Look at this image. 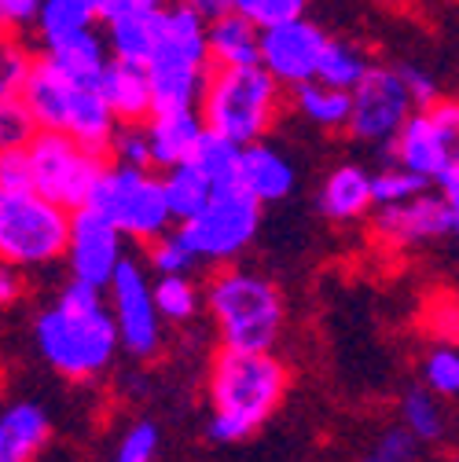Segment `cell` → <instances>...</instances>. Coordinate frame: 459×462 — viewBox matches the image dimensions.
Masks as SVG:
<instances>
[{
    "label": "cell",
    "mask_w": 459,
    "mask_h": 462,
    "mask_svg": "<svg viewBox=\"0 0 459 462\" xmlns=\"http://www.w3.org/2000/svg\"><path fill=\"white\" fill-rule=\"evenodd\" d=\"M96 88H99L103 103L110 106L114 122H147L151 118V85H147L144 67L107 60L103 74L96 78Z\"/></svg>",
    "instance_id": "cell-22"
},
{
    "label": "cell",
    "mask_w": 459,
    "mask_h": 462,
    "mask_svg": "<svg viewBox=\"0 0 459 462\" xmlns=\"http://www.w3.org/2000/svg\"><path fill=\"white\" fill-rule=\"evenodd\" d=\"M147 129V151H151V169L162 172L169 165L188 162L195 140L202 136V118L199 110H158L144 122Z\"/></svg>",
    "instance_id": "cell-19"
},
{
    "label": "cell",
    "mask_w": 459,
    "mask_h": 462,
    "mask_svg": "<svg viewBox=\"0 0 459 462\" xmlns=\"http://www.w3.org/2000/svg\"><path fill=\"white\" fill-rule=\"evenodd\" d=\"M430 188L437 191V195H445L448 202H455L459 206V158L455 162H448L437 177H430Z\"/></svg>",
    "instance_id": "cell-47"
},
{
    "label": "cell",
    "mask_w": 459,
    "mask_h": 462,
    "mask_svg": "<svg viewBox=\"0 0 459 462\" xmlns=\"http://www.w3.org/2000/svg\"><path fill=\"white\" fill-rule=\"evenodd\" d=\"M126 257V239L99 209L78 206L70 209V227H67V246L63 261L70 268V279L89 282V286H107L118 261Z\"/></svg>",
    "instance_id": "cell-14"
},
{
    "label": "cell",
    "mask_w": 459,
    "mask_h": 462,
    "mask_svg": "<svg viewBox=\"0 0 459 462\" xmlns=\"http://www.w3.org/2000/svg\"><path fill=\"white\" fill-rule=\"evenodd\" d=\"M368 67H371V63H368V55H364L357 44L327 37L323 48H320V60H316V81H323V85H331V88H346V92H350V88L364 78Z\"/></svg>",
    "instance_id": "cell-30"
},
{
    "label": "cell",
    "mask_w": 459,
    "mask_h": 462,
    "mask_svg": "<svg viewBox=\"0 0 459 462\" xmlns=\"http://www.w3.org/2000/svg\"><path fill=\"white\" fill-rule=\"evenodd\" d=\"M78 85H85V81L67 78L55 63H48L44 55H37L26 81H23V88H19V99L30 106L37 129H60L63 133Z\"/></svg>",
    "instance_id": "cell-16"
},
{
    "label": "cell",
    "mask_w": 459,
    "mask_h": 462,
    "mask_svg": "<svg viewBox=\"0 0 459 462\" xmlns=\"http://www.w3.org/2000/svg\"><path fill=\"white\" fill-rule=\"evenodd\" d=\"M23 298H26V275H23V268L0 261V309H12Z\"/></svg>",
    "instance_id": "cell-45"
},
{
    "label": "cell",
    "mask_w": 459,
    "mask_h": 462,
    "mask_svg": "<svg viewBox=\"0 0 459 462\" xmlns=\"http://www.w3.org/2000/svg\"><path fill=\"white\" fill-rule=\"evenodd\" d=\"M30 154L26 147H0V191H30Z\"/></svg>",
    "instance_id": "cell-42"
},
{
    "label": "cell",
    "mask_w": 459,
    "mask_h": 462,
    "mask_svg": "<svg viewBox=\"0 0 459 462\" xmlns=\"http://www.w3.org/2000/svg\"><path fill=\"white\" fill-rule=\"evenodd\" d=\"M33 345L41 360L74 385L107 374L114 356L122 353L118 327H114L103 291L78 279H70L60 298L37 312Z\"/></svg>",
    "instance_id": "cell-1"
},
{
    "label": "cell",
    "mask_w": 459,
    "mask_h": 462,
    "mask_svg": "<svg viewBox=\"0 0 459 462\" xmlns=\"http://www.w3.org/2000/svg\"><path fill=\"white\" fill-rule=\"evenodd\" d=\"M295 92V106L298 114L316 125V129H346V118H350V92L346 88H331L323 81H302L291 88Z\"/></svg>",
    "instance_id": "cell-27"
},
{
    "label": "cell",
    "mask_w": 459,
    "mask_h": 462,
    "mask_svg": "<svg viewBox=\"0 0 459 462\" xmlns=\"http://www.w3.org/2000/svg\"><path fill=\"white\" fill-rule=\"evenodd\" d=\"M173 227L192 250L195 264H232L258 236L261 202H254L236 180L213 184L210 199Z\"/></svg>",
    "instance_id": "cell-6"
},
{
    "label": "cell",
    "mask_w": 459,
    "mask_h": 462,
    "mask_svg": "<svg viewBox=\"0 0 459 462\" xmlns=\"http://www.w3.org/2000/svg\"><path fill=\"white\" fill-rule=\"evenodd\" d=\"M279 106H283V88L272 81V74L261 63H243V67H210L195 110L206 129L247 147L254 140H265V133L279 118Z\"/></svg>",
    "instance_id": "cell-3"
},
{
    "label": "cell",
    "mask_w": 459,
    "mask_h": 462,
    "mask_svg": "<svg viewBox=\"0 0 459 462\" xmlns=\"http://www.w3.org/2000/svg\"><path fill=\"white\" fill-rule=\"evenodd\" d=\"M188 162L202 172L210 184H228V180H236L239 143H232L228 136H220V133H213V129H202V136L195 140Z\"/></svg>",
    "instance_id": "cell-32"
},
{
    "label": "cell",
    "mask_w": 459,
    "mask_h": 462,
    "mask_svg": "<svg viewBox=\"0 0 459 462\" xmlns=\"http://www.w3.org/2000/svg\"><path fill=\"white\" fill-rule=\"evenodd\" d=\"M386 147L397 165L426 180L437 177L448 162L459 158V103L441 96L430 106H416Z\"/></svg>",
    "instance_id": "cell-11"
},
{
    "label": "cell",
    "mask_w": 459,
    "mask_h": 462,
    "mask_svg": "<svg viewBox=\"0 0 459 462\" xmlns=\"http://www.w3.org/2000/svg\"><path fill=\"white\" fill-rule=\"evenodd\" d=\"M305 8H309V0H232V12L250 19L258 30L276 26L283 19H298L305 15Z\"/></svg>",
    "instance_id": "cell-39"
},
{
    "label": "cell",
    "mask_w": 459,
    "mask_h": 462,
    "mask_svg": "<svg viewBox=\"0 0 459 462\" xmlns=\"http://www.w3.org/2000/svg\"><path fill=\"white\" fill-rule=\"evenodd\" d=\"M41 0H0V33H23L33 26Z\"/></svg>",
    "instance_id": "cell-44"
},
{
    "label": "cell",
    "mask_w": 459,
    "mask_h": 462,
    "mask_svg": "<svg viewBox=\"0 0 459 462\" xmlns=\"http://www.w3.org/2000/svg\"><path fill=\"white\" fill-rule=\"evenodd\" d=\"M52 444V422L41 403L19 400L0 411V462H30Z\"/></svg>",
    "instance_id": "cell-21"
},
{
    "label": "cell",
    "mask_w": 459,
    "mask_h": 462,
    "mask_svg": "<svg viewBox=\"0 0 459 462\" xmlns=\"http://www.w3.org/2000/svg\"><path fill=\"white\" fill-rule=\"evenodd\" d=\"M423 385L434 389L437 396L452 400L459 393V353L455 341H437L423 360Z\"/></svg>",
    "instance_id": "cell-36"
},
{
    "label": "cell",
    "mask_w": 459,
    "mask_h": 462,
    "mask_svg": "<svg viewBox=\"0 0 459 462\" xmlns=\"http://www.w3.org/2000/svg\"><path fill=\"white\" fill-rule=\"evenodd\" d=\"M151 298L162 323H188L199 312V286L192 272H165L151 282Z\"/></svg>",
    "instance_id": "cell-31"
},
{
    "label": "cell",
    "mask_w": 459,
    "mask_h": 462,
    "mask_svg": "<svg viewBox=\"0 0 459 462\" xmlns=\"http://www.w3.org/2000/svg\"><path fill=\"white\" fill-rule=\"evenodd\" d=\"M41 55L48 63L60 67L67 78H74V81H96L103 74L107 60H110L107 41H103V33L96 26L67 33V37H55V41H44Z\"/></svg>",
    "instance_id": "cell-23"
},
{
    "label": "cell",
    "mask_w": 459,
    "mask_h": 462,
    "mask_svg": "<svg viewBox=\"0 0 459 462\" xmlns=\"http://www.w3.org/2000/svg\"><path fill=\"white\" fill-rule=\"evenodd\" d=\"M147 246V264L158 272V275H165V272H192V268H199L195 264V257H192V250L184 246V239L177 236V227H169V231H162V236H155L151 243H144Z\"/></svg>",
    "instance_id": "cell-37"
},
{
    "label": "cell",
    "mask_w": 459,
    "mask_h": 462,
    "mask_svg": "<svg viewBox=\"0 0 459 462\" xmlns=\"http://www.w3.org/2000/svg\"><path fill=\"white\" fill-rule=\"evenodd\" d=\"M162 23H165V8H133V12L107 19L103 41H107L110 60L144 67L162 41Z\"/></svg>",
    "instance_id": "cell-18"
},
{
    "label": "cell",
    "mask_w": 459,
    "mask_h": 462,
    "mask_svg": "<svg viewBox=\"0 0 459 462\" xmlns=\"http://www.w3.org/2000/svg\"><path fill=\"white\" fill-rule=\"evenodd\" d=\"M412 110H416V103H412L408 85L397 67H368L364 78L350 88L346 133L357 143L386 147Z\"/></svg>",
    "instance_id": "cell-12"
},
{
    "label": "cell",
    "mask_w": 459,
    "mask_h": 462,
    "mask_svg": "<svg viewBox=\"0 0 459 462\" xmlns=\"http://www.w3.org/2000/svg\"><path fill=\"white\" fill-rule=\"evenodd\" d=\"M37 51L19 37V33H0V99L19 96Z\"/></svg>",
    "instance_id": "cell-35"
},
{
    "label": "cell",
    "mask_w": 459,
    "mask_h": 462,
    "mask_svg": "<svg viewBox=\"0 0 459 462\" xmlns=\"http://www.w3.org/2000/svg\"><path fill=\"white\" fill-rule=\"evenodd\" d=\"M92 5H96L99 23H107V19L133 12V8H165V0H92Z\"/></svg>",
    "instance_id": "cell-46"
},
{
    "label": "cell",
    "mask_w": 459,
    "mask_h": 462,
    "mask_svg": "<svg viewBox=\"0 0 459 462\" xmlns=\"http://www.w3.org/2000/svg\"><path fill=\"white\" fill-rule=\"evenodd\" d=\"M110 129H114V114H110V106L103 103V96H99L96 81L78 85L63 133H67V136H74L81 147H89V151H99V154H103Z\"/></svg>",
    "instance_id": "cell-26"
},
{
    "label": "cell",
    "mask_w": 459,
    "mask_h": 462,
    "mask_svg": "<svg viewBox=\"0 0 459 462\" xmlns=\"http://www.w3.org/2000/svg\"><path fill=\"white\" fill-rule=\"evenodd\" d=\"M103 158L114 165H136V169H151V151H147V129L144 122H114Z\"/></svg>",
    "instance_id": "cell-33"
},
{
    "label": "cell",
    "mask_w": 459,
    "mask_h": 462,
    "mask_svg": "<svg viewBox=\"0 0 459 462\" xmlns=\"http://www.w3.org/2000/svg\"><path fill=\"white\" fill-rule=\"evenodd\" d=\"M258 37L261 30L243 19L239 12L228 8L224 15L206 23V55L210 67H243V63H258Z\"/></svg>",
    "instance_id": "cell-24"
},
{
    "label": "cell",
    "mask_w": 459,
    "mask_h": 462,
    "mask_svg": "<svg viewBox=\"0 0 459 462\" xmlns=\"http://www.w3.org/2000/svg\"><path fill=\"white\" fill-rule=\"evenodd\" d=\"M397 70H400V78H405L408 96H412V103H416V106H430L434 99H441V85H437V78H434V74H426L423 67L405 63V67H397Z\"/></svg>",
    "instance_id": "cell-43"
},
{
    "label": "cell",
    "mask_w": 459,
    "mask_h": 462,
    "mask_svg": "<svg viewBox=\"0 0 459 462\" xmlns=\"http://www.w3.org/2000/svg\"><path fill=\"white\" fill-rule=\"evenodd\" d=\"M291 374L272 349H232L220 345L210 364V422L206 440L217 448L250 440L283 403Z\"/></svg>",
    "instance_id": "cell-2"
},
{
    "label": "cell",
    "mask_w": 459,
    "mask_h": 462,
    "mask_svg": "<svg viewBox=\"0 0 459 462\" xmlns=\"http://www.w3.org/2000/svg\"><path fill=\"white\" fill-rule=\"evenodd\" d=\"M107 309L118 327V345L122 353H129L133 360H151L162 349V316L155 309L151 298V282H147V268L133 257H122L114 275L103 286Z\"/></svg>",
    "instance_id": "cell-10"
},
{
    "label": "cell",
    "mask_w": 459,
    "mask_h": 462,
    "mask_svg": "<svg viewBox=\"0 0 459 462\" xmlns=\"http://www.w3.org/2000/svg\"><path fill=\"white\" fill-rule=\"evenodd\" d=\"M147 85H151V114L158 110H195L206 74H210V55H206V23L177 5H165L162 41L155 55L144 63Z\"/></svg>",
    "instance_id": "cell-5"
},
{
    "label": "cell",
    "mask_w": 459,
    "mask_h": 462,
    "mask_svg": "<svg viewBox=\"0 0 459 462\" xmlns=\"http://www.w3.org/2000/svg\"><path fill=\"white\" fill-rule=\"evenodd\" d=\"M426 188H430L426 177H419V172H412V169H405V165L393 162V165L371 172V209H375V206L405 202V199H412V195H419V191H426Z\"/></svg>",
    "instance_id": "cell-34"
},
{
    "label": "cell",
    "mask_w": 459,
    "mask_h": 462,
    "mask_svg": "<svg viewBox=\"0 0 459 462\" xmlns=\"http://www.w3.org/2000/svg\"><path fill=\"white\" fill-rule=\"evenodd\" d=\"M206 309L217 323L220 345L232 349H276L286 319L276 286L236 264H217L206 282Z\"/></svg>",
    "instance_id": "cell-4"
},
{
    "label": "cell",
    "mask_w": 459,
    "mask_h": 462,
    "mask_svg": "<svg viewBox=\"0 0 459 462\" xmlns=\"http://www.w3.org/2000/svg\"><path fill=\"white\" fill-rule=\"evenodd\" d=\"M30 154V180L33 191L52 199L63 209H78L89 202L107 158L99 151L81 147L74 136L60 129H37L26 143Z\"/></svg>",
    "instance_id": "cell-9"
},
{
    "label": "cell",
    "mask_w": 459,
    "mask_h": 462,
    "mask_svg": "<svg viewBox=\"0 0 459 462\" xmlns=\"http://www.w3.org/2000/svg\"><path fill=\"white\" fill-rule=\"evenodd\" d=\"M323 41H327V33L316 23H309L305 15L283 19V23L261 30V37H258V63L286 92V88H295V85L316 78V60H320Z\"/></svg>",
    "instance_id": "cell-15"
},
{
    "label": "cell",
    "mask_w": 459,
    "mask_h": 462,
    "mask_svg": "<svg viewBox=\"0 0 459 462\" xmlns=\"http://www.w3.org/2000/svg\"><path fill=\"white\" fill-rule=\"evenodd\" d=\"M371 231L375 239L389 250H419V246H434L445 239H455L459 231V206L448 202L445 195H437L434 188L393 202V206H375L371 217Z\"/></svg>",
    "instance_id": "cell-13"
},
{
    "label": "cell",
    "mask_w": 459,
    "mask_h": 462,
    "mask_svg": "<svg viewBox=\"0 0 459 462\" xmlns=\"http://www.w3.org/2000/svg\"><path fill=\"white\" fill-rule=\"evenodd\" d=\"M184 8H192L202 23H210V19H217V15H224L228 8H232V0H181Z\"/></svg>",
    "instance_id": "cell-48"
},
{
    "label": "cell",
    "mask_w": 459,
    "mask_h": 462,
    "mask_svg": "<svg viewBox=\"0 0 459 462\" xmlns=\"http://www.w3.org/2000/svg\"><path fill=\"white\" fill-rule=\"evenodd\" d=\"M158 448H162V430L151 419H140L118 437V444H114V458L118 462H151L158 455Z\"/></svg>",
    "instance_id": "cell-38"
},
{
    "label": "cell",
    "mask_w": 459,
    "mask_h": 462,
    "mask_svg": "<svg viewBox=\"0 0 459 462\" xmlns=\"http://www.w3.org/2000/svg\"><path fill=\"white\" fill-rule=\"evenodd\" d=\"M400 426H405L423 448H445L448 433H452V411L448 400L437 396L426 385H412L400 396Z\"/></svg>",
    "instance_id": "cell-25"
},
{
    "label": "cell",
    "mask_w": 459,
    "mask_h": 462,
    "mask_svg": "<svg viewBox=\"0 0 459 462\" xmlns=\"http://www.w3.org/2000/svg\"><path fill=\"white\" fill-rule=\"evenodd\" d=\"M423 451H426V448H423L405 426L397 422V426H389V430L371 444L368 455H371L375 462H416V458H423Z\"/></svg>",
    "instance_id": "cell-41"
},
{
    "label": "cell",
    "mask_w": 459,
    "mask_h": 462,
    "mask_svg": "<svg viewBox=\"0 0 459 462\" xmlns=\"http://www.w3.org/2000/svg\"><path fill=\"white\" fill-rule=\"evenodd\" d=\"M33 133H37V122L30 106L19 96L0 99V147H26Z\"/></svg>",
    "instance_id": "cell-40"
},
{
    "label": "cell",
    "mask_w": 459,
    "mask_h": 462,
    "mask_svg": "<svg viewBox=\"0 0 459 462\" xmlns=\"http://www.w3.org/2000/svg\"><path fill=\"white\" fill-rule=\"evenodd\" d=\"M158 180H162V195H165V206H169V217H173V224H181L184 217H192L210 199V191H213V184L202 177V172L192 162L162 169Z\"/></svg>",
    "instance_id": "cell-28"
},
{
    "label": "cell",
    "mask_w": 459,
    "mask_h": 462,
    "mask_svg": "<svg viewBox=\"0 0 459 462\" xmlns=\"http://www.w3.org/2000/svg\"><path fill=\"white\" fill-rule=\"evenodd\" d=\"M236 184L261 206L283 202L295 191V165L286 162L276 147L265 140H254L239 147V165H236Z\"/></svg>",
    "instance_id": "cell-17"
},
{
    "label": "cell",
    "mask_w": 459,
    "mask_h": 462,
    "mask_svg": "<svg viewBox=\"0 0 459 462\" xmlns=\"http://www.w3.org/2000/svg\"><path fill=\"white\" fill-rule=\"evenodd\" d=\"M316 209L334 224H353L371 213V172L357 162H346L323 177Z\"/></svg>",
    "instance_id": "cell-20"
},
{
    "label": "cell",
    "mask_w": 459,
    "mask_h": 462,
    "mask_svg": "<svg viewBox=\"0 0 459 462\" xmlns=\"http://www.w3.org/2000/svg\"><path fill=\"white\" fill-rule=\"evenodd\" d=\"M85 206L99 209L114 227L122 231L126 243H140V246L173 227V217H169L162 180L155 177V169L107 162Z\"/></svg>",
    "instance_id": "cell-8"
},
{
    "label": "cell",
    "mask_w": 459,
    "mask_h": 462,
    "mask_svg": "<svg viewBox=\"0 0 459 462\" xmlns=\"http://www.w3.org/2000/svg\"><path fill=\"white\" fill-rule=\"evenodd\" d=\"M70 209L30 191H0V261L41 272L63 261Z\"/></svg>",
    "instance_id": "cell-7"
},
{
    "label": "cell",
    "mask_w": 459,
    "mask_h": 462,
    "mask_svg": "<svg viewBox=\"0 0 459 462\" xmlns=\"http://www.w3.org/2000/svg\"><path fill=\"white\" fill-rule=\"evenodd\" d=\"M96 23H99V15H96L92 0H41L37 15H33V30H37L41 44L78 33V30H89Z\"/></svg>",
    "instance_id": "cell-29"
}]
</instances>
